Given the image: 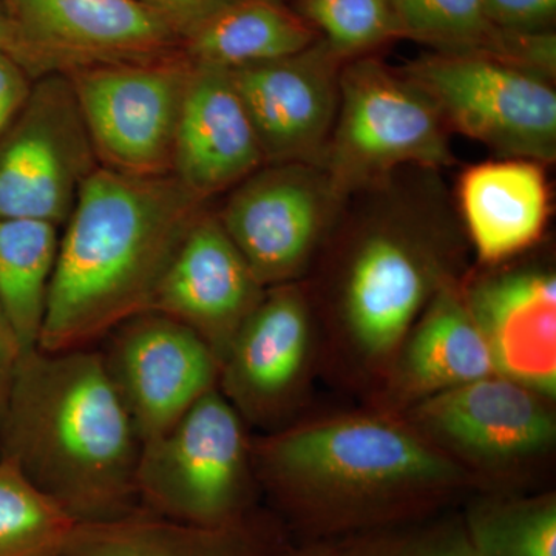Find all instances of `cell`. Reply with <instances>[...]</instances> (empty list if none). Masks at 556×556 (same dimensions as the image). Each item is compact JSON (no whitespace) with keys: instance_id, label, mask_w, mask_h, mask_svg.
<instances>
[{"instance_id":"6da1fadb","label":"cell","mask_w":556,"mask_h":556,"mask_svg":"<svg viewBox=\"0 0 556 556\" xmlns=\"http://www.w3.org/2000/svg\"><path fill=\"white\" fill-rule=\"evenodd\" d=\"M258 486L300 541L407 525L459 508L473 479L401 415L362 405L252 439Z\"/></svg>"},{"instance_id":"7a4b0ae2","label":"cell","mask_w":556,"mask_h":556,"mask_svg":"<svg viewBox=\"0 0 556 556\" xmlns=\"http://www.w3.org/2000/svg\"><path fill=\"white\" fill-rule=\"evenodd\" d=\"M338 228L308 285L321 340V376L362 402L445 285L467 274L466 243L439 212L387 200ZM308 276V277H309Z\"/></svg>"},{"instance_id":"3957f363","label":"cell","mask_w":556,"mask_h":556,"mask_svg":"<svg viewBox=\"0 0 556 556\" xmlns=\"http://www.w3.org/2000/svg\"><path fill=\"white\" fill-rule=\"evenodd\" d=\"M203 200L172 174L137 177L98 167L65 222L38 348H86L149 313Z\"/></svg>"},{"instance_id":"277c9868","label":"cell","mask_w":556,"mask_h":556,"mask_svg":"<svg viewBox=\"0 0 556 556\" xmlns=\"http://www.w3.org/2000/svg\"><path fill=\"white\" fill-rule=\"evenodd\" d=\"M141 447L101 353L22 354L0 420V457L76 521L134 511Z\"/></svg>"},{"instance_id":"5b68a950","label":"cell","mask_w":556,"mask_h":556,"mask_svg":"<svg viewBox=\"0 0 556 556\" xmlns=\"http://www.w3.org/2000/svg\"><path fill=\"white\" fill-rule=\"evenodd\" d=\"M405 420L478 492H533L556 452V402L503 376L428 397Z\"/></svg>"},{"instance_id":"8992f818","label":"cell","mask_w":556,"mask_h":556,"mask_svg":"<svg viewBox=\"0 0 556 556\" xmlns=\"http://www.w3.org/2000/svg\"><path fill=\"white\" fill-rule=\"evenodd\" d=\"M248 428L218 387L208 391L169 430L142 442L138 500L182 525L247 521L258 489Z\"/></svg>"},{"instance_id":"52a82bcc","label":"cell","mask_w":556,"mask_h":556,"mask_svg":"<svg viewBox=\"0 0 556 556\" xmlns=\"http://www.w3.org/2000/svg\"><path fill=\"white\" fill-rule=\"evenodd\" d=\"M448 135L434 102L404 73L375 58H353L340 72L338 116L317 164L350 199L401 167L450 166Z\"/></svg>"},{"instance_id":"ba28073f","label":"cell","mask_w":556,"mask_h":556,"mask_svg":"<svg viewBox=\"0 0 556 556\" xmlns=\"http://www.w3.org/2000/svg\"><path fill=\"white\" fill-rule=\"evenodd\" d=\"M434 102L450 131L503 159H556L554 78L485 54L441 53L402 70Z\"/></svg>"},{"instance_id":"9c48e42d","label":"cell","mask_w":556,"mask_h":556,"mask_svg":"<svg viewBox=\"0 0 556 556\" xmlns=\"http://www.w3.org/2000/svg\"><path fill=\"white\" fill-rule=\"evenodd\" d=\"M345 201L318 164H268L236 186L217 218L268 289L308 278Z\"/></svg>"},{"instance_id":"30bf717a","label":"cell","mask_w":556,"mask_h":556,"mask_svg":"<svg viewBox=\"0 0 556 556\" xmlns=\"http://www.w3.org/2000/svg\"><path fill=\"white\" fill-rule=\"evenodd\" d=\"M192 67L179 50L67 73L102 167L137 177L170 174Z\"/></svg>"},{"instance_id":"8fae6325","label":"cell","mask_w":556,"mask_h":556,"mask_svg":"<svg viewBox=\"0 0 556 556\" xmlns=\"http://www.w3.org/2000/svg\"><path fill=\"white\" fill-rule=\"evenodd\" d=\"M321 375V340L306 281L266 289L219 367L218 390L248 427L299 419Z\"/></svg>"},{"instance_id":"7c38bea8","label":"cell","mask_w":556,"mask_h":556,"mask_svg":"<svg viewBox=\"0 0 556 556\" xmlns=\"http://www.w3.org/2000/svg\"><path fill=\"white\" fill-rule=\"evenodd\" d=\"M100 166L67 73L36 79L24 108L0 135V219L62 225Z\"/></svg>"},{"instance_id":"4fadbf2b","label":"cell","mask_w":556,"mask_h":556,"mask_svg":"<svg viewBox=\"0 0 556 556\" xmlns=\"http://www.w3.org/2000/svg\"><path fill=\"white\" fill-rule=\"evenodd\" d=\"M35 79L181 50V38L137 0H3Z\"/></svg>"},{"instance_id":"5bb4252c","label":"cell","mask_w":556,"mask_h":556,"mask_svg":"<svg viewBox=\"0 0 556 556\" xmlns=\"http://www.w3.org/2000/svg\"><path fill=\"white\" fill-rule=\"evenodd\" d=\"M110 332L102 361L141 442L169 430L218 387V358L174 318L149 311Z\"/></svg>"},{"instance_id":"9a60e30c","label":"cell","mask_w":556,"mask_h":556,"mask_svg":"<svg viewBox=\"0 0 556 556\" xmlns=\"http://www.w3.org/2000/svg\"><path fill=\"white\" fill-rule=\"evenodd\" d=\"M484 268L460 287L496 375L556 402L555 269L510 260Z\"/></svg>"},{"instance_id":"2e32d148","label":"cell","mask_w":556,"mask_h":556,"mask_svg":"<svg viewBox=\"0 0 556 556\" xmlns=\"http://www.w3.org/2000/svg\"><path fill=\"white\" fill-rule=\"evenodd\" d=\"M345 60L324 39L281 58L228 70L266 164H317L334 127Z\"/></svg>"},{"instance_id":"e0dca14e","label":"cell","mask_w":556,"mask_h":556,"mask_svg":"<svg viewBox=\"0 0 556 556\" xmlns=\"http://www.w3.org/2000/svg\"><path fill=\"white\" fill-rule=\"evenodd\" d=\"M265 294L217 215L201 212L175 252L150 311L192 329L222 367Z\"/></svg>"},{"instance_id":"ac0fdd59","label":"cell","mask_w":556,"mask_h":556,"mask_svg":"<svg viewBox=\"0 0 556 556\" xmlns=\"http://www.w3.org/2000/svg\"><path fill=\"white\" fill-rule=\"evenodd\" d=\"M460 283L445 285L428 303L364 405L404 415L428 397L496 375Z\"/></svg>"},{"instance_id":"d6986e66","label":"cell","mask_w":556,"mask_h":556,"mask_svg":"<svg viewBox=\"0 0 556 556\" xmlns=\"http://www.w3.org/2000/svg\"><path fill=\"white\" fill-rule=\"evenodd\" d=\"M192 64L170 174L204 201L239 185L266 161L228 70Z\"/></svg>"},{"instance_id":"ffe728a7","label":"cell","mask_w":556,"mask_h":556,"mask_svg":"<svg viewBox=\"0 0 556 556\" xmlns=\"http://www.w3.org/2000/svg\"><path fill=\"white\" fill-rule=\"evenodd\" d=\"M460 214L479 265L517 258L543 237L551 214L544 166L538 161L503 159L460 175Z\"/></svg>"},{"instance_id":"44dd1931","label":"cell","mask_w":556,"mask_h":556,"mask_svg":"<svg viewBox=\"0 0 556 556\" xmlns=\"http://www.w3.org/2000/svg\"><path fill=\"white\" fill-rule=\"evenodd\" d=\"M287 544L249 518L229 527H197L155 514L78 522L64 556H280Z\"/></svg>"},{"instance_id":"7402d4cb","label":"cell","mask_w":556,"mask_h":556,"mask_svg":"<svg viewBox=\"0 0 556 556\" xmlns=\"http://www.w3.org/2000/svg\"><path fill=\"white\" fill-rule=\"evenodd\" d=\"M402 38L419 40L441 53L485 54L554 76V31L500 30L484 0H393Z\"/></svg>"},{"instance_id":"603a6c76","label":"cell","mask_w":556,"mask_h":556,"mask_svg":"<svg viewBox=\"0 0 556 556\" xmlns=\"http://www.w3.org/2000/svg\"><path fill=\"white\" fill-rule=\"evenodd\" d=\"M320 38L295 10L278 0H233L181 40L195 64L247 67L300 53Z\"/></svg>"},{"instance_id":"cb8c5ba5","label":"cell","mask_w":556,"mask_h":556,"mask_svg":"<svg viewBox=\"0 0 556 556\" xmlns=\"http://www.w3.org/2000/svg\"><path fill=\"white\" fill-rule=\"evenodd\" d=\"M60 240L53 223L0 219V306L24 353L38 348Z\"/></svg>"},{"instance_id":"d4e9b609","label":"cell","mask_w":556,"mask_h":556,"mask_svg":"<svg viewBox=\"0 0 556 556\" xmlns=\"http://www.w3.org/2000/svg\"><path fill=\"white\" fill-rule=\"evenodd\" d=\"M477 556H556V493L477 492L459 507Z\"/></svg>"},{"instance_id":"484cf974","label":"cell","mask_w":556,"mask_h":556,"mask_svg":"<svg viewBox=\"0 0 556 556\" xmlns=\"http://www.w3.org/2000/svg\"><path fill=\"white\" fill-rule=\"evenodd\" d=\"M78 521L0 457V556H64Z\"/></svg>"},{"instance_id":"4316f807","label":"cell","mask_w":556,"mask_h":556,"mask_svg":"<svg viewBox=\"0 0 556 556\" xmlns=\"http://www.w3.org/2000/svg\"><path fill=\"white\" fill-rule=\"evenodd\" d=\"M295 11L345 61L402 38L393 0H298Z\"/></svg>"},{"instance_id":"83f0119b","label":"cell","mask_w":556,"mask_h":556,"mask_svg":"<svg viewBox=\"0 0 556 556\" xmlns=\"http://www.w3.org/2000/svg\"><path fill=\"white\" fill-rule=\"evenodd\" d=\"M342 540L348 556H477L459 508Z\"/></svg>"},{"instance_id":"f1b7e54d","label":"cell","mask_w":556,"mask_h":556,"mask_svg":"<svg viewBox=\"0 0 556 556\" xmlns=\"http://www.w3.org/2000/svg\"><path fill=\"white\" fill-rule=\"evenodd\" d=\"M490 21L508 33L551 31L556 17V0H484Z\"/></svg>"},{"instance_id":"f546056e","label":"cell","mask_w":556,"mask_h":556,"mask_svg":"<svg viewBox=\"0 0 556 556\" xmlns=\"http://www.w3.org/2000/svg\"><path fill=\"white\" fill-rule=\"evenodd\" d=\"M167 24L185 39L190 31L228 7L233 0H137Z\"/></svg>"},{"instance_id":"4dcf8cb0","label":"cell","mask_w":556,"mask_h":556,"mask_svg":"<svg viewBox=\"0 0 556 556\" xmlns=\"http://www.w3.org/2000/svg\"><path fill=\"white\" fill-rule=\"evenodd\" d=\"M35 78L10 53L0 50V135L24 108Z\"/></svg>"},{"instance_id":"1f68e13d","label":"cell","mask_w":556,"mask_h":556,"mask_svg":"<svg viewBox=\"0 0 556 556\" xmlns=\"http://www.w3.org/2000/svg\"><path fill=\"white\" fill-rule=\"evenodd\" d=\"M22 354L24 351H22L20 340L14 334L9 318L0 306V420H2L11 383L16 375Z\"/></svg>"},{"instance_id":"d6a6232c","label":"cell","mask_w":556,"mask_h":556,"mask_svg":"<svg viewBox=\"0 0 556 556\" xmlns=\"http://www.w3.org/2000/svg\"><path fill=\"white\" fill-rule=\"evenodd\" d=\"M0 50L10 53L14 60L25 67V53L24 47H22L20 33H17L13 17H11L10 11L7 9L3 0H0Z\"/></svg>"},{"instance_id":"836d02e7","label":"cell","mask_w":556,"mask_h":556,"mask_svg":"<svg viewBox=\"0 0 556 556\" xmlns=\"http://www.w3.org/2000/svg\"><path fill=\"white\" fill-rule=\"evenodd\" d=\"M280 556H348V552L343 540H316L287 546Z\"/></svg>"}]
</instances>
